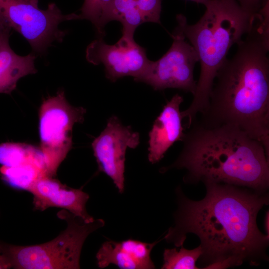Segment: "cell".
Segmentation results:
<instances>
[{
  "label": "cell",
  "instance_id": "1",
  "mask_svg": "<svg viewBox=\"0 0 269 269\" xmlns=\"http://www.w3.org/2000/svg\"><path fill=\"white\" fill-rule=\"evenodd\" d=\"M204 198L193 201L177 191L179 207L175 223L165 236L168 243L181 247L189 233L200 240V257L206 269H225L267 258L269 235L257 225V215L269 202L264 191L239 186L203 182Z\"/></svg>",
  "mask_w": 269,
  "mask_h": 269
},
{
  "label": "cell",
  "instance_id": "2",
  "mask_svg": "<svg viewBox=\"0 0 269 269\" xmlns=\"http://www.w3.org/2000/svg\"><path fill=\"white\" fill-rule=\"evenodd\" d=\"M233 57L218 71L201 124L236 127L260 141L269 156V28L255 21Z\"/></svg>",
  "mask_w": 269,
  "mask_h": 269
},
{
  "label": "cell",
  "instance_id": "3",
  "mask_svg": "<svg viewBox=\"0 0 269 269\" xmlns=\"http://www.w3.org/2000/svg\"><path fill=\"white\" fill-rule=\"evenodd\" d=\"M185 133L177 159L162 172L185 169L186 183L211 181L264 191L269 184V156L263 144L230 125L207 126L196 120Z\"/></svg>",
  "mask_w": 269,
  "mask_h": 269
},
{
  "label": "cell",
  "instance_id": "4",
  "mask_svg": "<svg viewBox=\"0 0 269 269\" xmlns=\"http://www.w3.org/2000/svg\"><path fill=\"white\" fill-rule=\"evenodd\" d=\"M204 5V13L194 24H188L183 14L176 17L196 52L201 66L193 100L181 112L187 129L208 107L214 79L230 48L250 31L258 15L245 10L235 0H208Z\"/></svg>",
  "mask_w": 269,
  "mask_h": 269
},
{
  "label": "cell",
  "instance_id": "5",
  "mask_svg": "<svg viewBox=\"0 0 269 269\" xmlns=\"http://www.w3.org/2000/svg\"><path fill=\"white\" fill-rule=\"evenodd\" d=\"M67 227L52 240L41 244L17 246L0 242L1 253L11 267L17 269H80L83 244L92 233L103 227V219L88 222L69 211L57 213Z\"/></svg>",
  "mask_w": 269,
  "mask_h": 269
},
{
  "label": "cell",
  "instance_id": "6",
  "mask_svg": "<svg viewBox=\"0 0 269 269\" xmlns=\"http://www.w3.org/2000/svg\"><path fill=\"white\" fill-rule=\"evenodd\" d=\"M79 19L75 13L63 14L53 2L41 9L30 0H0V24L20 34L41 55L55 42L63 41L66 33L59 28L61 23Z\"/></svg>",
  "mask_w": 269,
  "mask_h": 269
},
{
  "label": "cell",
  "instance_id": "7",
  "mask_svg": "<svg viewBox=\"0 0 269 269\" xmlns=\"http://www.w3.org/2000/svg\"><path fill=\"white\" fill-rule=\"evenodd\" d=\"M85 113L84 108L71 105L63 91L43 102L39 112V132L47 175L56 174L72 147V128L83 121Z\"/></svg>",
  "mask_w": 269,
  "mask_h": 269
},
{
  "label": "cell",
  "instance_id": "8",
  "mask_svg": "<svg viewBox=\"0 0 269 269\" xmlns=\"http://www.w3.org/2000/svg\"><path fill=\"white\" fill-rule=\"evenodd\" d=\"M172 44L160 59L150 61L144 73L135 81L150 85L155 90L177 88L194 94L197 81L193 72L199 62L196 52L177 25L172 33Z\"/></svg>",
  "mask_w": 269,
  "mask_h": 269
},
{
  "label": "cell",
  "instance_id": "9",
  "mask_svg": "<svg viewBox=\"0 0 269 269\" xmlns=\"http://www.w3.org/2000/svg\"><path fill=\"white\" fill-rule=\"evenodd\" d=\"M86 58L94 65L103 64L106 77L113 82L128 76L135 80L144 73L150 62L145 49L134 38L124 35L113 45L106 43L102 38L94 40L86 48Z\"/></svg>",
  "mask_w": 269,
  "mask_h": 269
},
{
  "label": "cell",
  "instance_id": "10",
  "mask_svg": "<svg viewBox=\"0 0 269 269\" xmlns=\"http://www.w3.org/2000/svg\"><path fill=\"white\" fill-rule=\"evenodd\" d=\"M139 134L130 127L123 125L116 116L108 121L106 128L92 143L100 171L113 180L120 193L125 188V163L127 148H135Z\"/></svg>",
  "mask_w": 269,
  "mask_h": 269
},
{
  "label": "cell",
  "instance_id": "11",
  "mask_svg": "<svg viewBox=\"0 0 269 269\" xmlns=\"http://www.w3.org/2000/svg\"><path fill=\"white\" fill-rule=\"evenodd\" d=\"M33 197L34 207L44 211L50 207L61 208L86 221L94 219L87 212L86 205L89 195L82 189H75L62 184L52 176L42 175L27 188Z\"/></svg>",
  "mask_w": 269,
  "mask_h": 269
},
{
  "label": "cell",
  "instance_id": "12",
  "mask_svg": "<svg viewBox=\"0 0 269 269\" xmlns=\"http://www.w3.org/2000/svg\"><path fill=\"white\" fill-rule=\"evenodd\" d=\"M183 97L175 94L164 106L149 133L148 159L151 163L159 161L176 141H182L185 133L180 106Z\"/></svg>",
  "mask_w": 269,
  "mask_h": 269
},
{
  "label": "cell",
  "instance_id": "13",
  "mask_svg": "<svg viewBox=\"0 0 269 269\" xmlns=\"http://www.w3.org/2000/svg\"><path fill=\"white\" fill-rule=\"evenodd\" d=\"M157 242L149 243L132 239L106 241L97 253V265L102 269L110 264L123 269H154L150 253Z\"/></svg>",
  "mask_w": 269,
  "mask_h": 269
},
{
  "label": "cell",
  "instance_id": "14",
  "mask_svg": "<svg viewBox=\"0 0 269 269\" xmlns=\"http://www.w3.org/2000/svg\"><path fill=\"white\" fill-rule=\"evenodd\" d=\"M11 29L1 24L0 35V93L10 94L22 77L35 74V56L33 54L20 56L15 53L9 43Z\"/></svg>",
  "mask_w": 269,
  "mask_h": 269
},
{
  "label": "cell",
  "instance_id": "15",
  "mask_svg": "<svg viewBox=\"0 0 269 269\" xmlns=\"http://www.w3.org/2000/svg\"><path fill=\"white\" fill-rule=\"evenodd\" d=\"M112 20H117L123 25V35L134 38L135 29L144 22L135 0H112L103 10L98 25V33L104 35V28Z\"/></svg>",
  "mask_w": 269,
  "mask_h": 269
},
{
  "label": "cell",
  "instance_id": "16",
  "mask_svg": "<svg viewBox=\"0 0 269 269\" xmlns=\"http://www.w3.org/2000/svg\"><path fill=\"white\" fill-rule=\"evenodd\" d=\"M43 159L40 149L31 145L14 142L0 143V165L4 167L17 166Z\"/></svg>",
  "mask_w": 269,
  "mask_h": 269
},
{
  "label": "cell",
  "instance_id": "17",
  "mask_svg": "<svg viewBox=\"0 0 269 269\" xmlns=\"http://www.w3.org/2000/svg\"><path fill=\"white\" fill-rule=\"evenodd\" d=\"M179 250L176 248L166 249L163 252L162 269H196L197 260L202 254L200 246L193 249L187 250L183 246Z\"/></svg>",
  "mask_w": 269,
  "mask_h": 269
},
{
  "label": "cell",
  "instance_id": "18",
  "mask_svg": "<svg viewBox=\"0 0 269 269\" xmlns=\"http://www.w3.org/2000/svg\"><path fill=\"white\" fill-rule=\"evenodd\" d=\"M112 0H84L79 14L80 19L90 21L97 27L102 12Z\"/></svg>",
  "mask_w": 269,
  "mask_h": 269
},
{
  "label": "cell",
  "instance_id": "19",
  "mask_svg": "<svg viewBox=\"0 0 269 269\" xmlns=\"http://www.w3.org/2000/svg\"><path fill=\"white\" fill-rule=\"evenodd\" d=\"M135 1L144 22L160 23L161 0H135Z\"/></svg>",
  "mask_w": 269,
  "mask_h": 269
},
{
  "label": "cell",
  "instance_id": "20",
  "mask_svg": "<svg viewBox=\"0 0 269 269\" xmlns=\"http://www.w3.org/2000/svg\"><path fill=\"white\" fill-rule=\"evenodd\" d=\"M245 10L252 14H257L269 3V0H235Z\"/></svg>",
  "mask_w": 269,
  "mask_h": 269
},
{
  "label": "cell",
  "instance_id": "21",
  "mask_svg": "<svg viewBox=\"0 0 269 269\" xmlns=\"http://www.w3.org/2000/svg\"><path fill=\"white\" fill-rule=\"evenodd\" d=\"M11 268V265L6 258L1 253L0 249V269Z\"/></svg>",
  "mask_w": 269,
  "mask_h": 269
},
{
  "label": "cell",
  "instance_id": "22",
  "mask_svg": "<svg viewBox=\"0 0 269 269\" xmlns=\"http://www.w3.org/2000/svg\"><path fill=\"white\" fill-rule=\"evenodd\" d=\"M269 211L267 212L266 218H265V229L266 231L267 235H269Z\"/></svg>",
  "mask_w": 269,
  "mask_h": 269
},
{
  "label": "cell",
  "instance_id": "23",
  "mask_svg": "<svg viewBox=\"0 0 269 269\" xmlns=\"http://www.w3.org/2000/svg\"><path fill=\"white\" fill-rule=\"evenodd\" d=\"M189 0L198 3L203 4L204 5L208 0Z\"/></svg>",
  "mask_w": 269,
  "mask_h": 269
},
{
  "label": "cell",
  "instance_id": "24",
  "mask_svg": "<svg viewBox=\"0 0 269 269\" xmlns=\"http://www.w3.org/2000/svg\"><path fill=\"white\" fill-rule=\"evenodd\" d=\"M31 3L36 6H38V0H30Z\"/></svg>",
  "mask_w": 269,
  "mask_h": 269
},
{
  "label": "cell",
  "instance_id": "25",
  "mask_svg": "<svg viewBox=\"0 0 269 269\" xmlns=\"http://www.w3.org/2000/svg\"><path fill=\"white\" fill-rule=\"evenodd\" d=\"M1 25L0 24V35L1 33Z\"/></svg>",
  "mask_w": 269,
  "mask_h": 269
}]
</instances>
